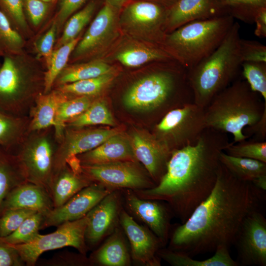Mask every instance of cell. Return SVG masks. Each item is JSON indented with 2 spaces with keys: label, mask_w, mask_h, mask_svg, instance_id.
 <instances>
[{
  "label": "cell",
  "mask_w": 266,
  "mask_h": 266,
  "mask_svg": "<svg viewBox=\"0 0 266 266\" xmlns=\"http://www.w3.org/2000/svg\"><path fill=\"white\" fill-rule=\"evenodd\" d=\"M262 192L220 163L212 190L174 230L169 249L194 257L214 252L220 246L230 248L243 219L258 209Z\"/></svg>",
  "instance_id": "1"
},
{
  "label": "cell",
  "mask_w": 266,
  "mask_h": 266,
  "mask_svg": "<svg viewBox=\"0 0 266 266\" xmlns=\"http://www.w3.org/2000/svg\"><path fill=\"white\" fill-rule=\"evenodd\" d=\"M227 133L206 128L196 144L172 152L165 173L152 188L134 191L139 197L167 202L184 223L216 183Z\"/></svg>",
  "instance_id": "2"
},
{
  "label": "cell",
  "mask_w": 266,
  "mask_h": 266,
  "mask_svg": "<svg viewBox=\"0 0 266 266\" xmlns=\"http://www.w3.org/2000/svg\"><path fill=\"white\" fill-rule=\"evenodd\" d=\"M187 71L174 60L160 62L154 71L138 79L127 90L123 97L125 106L136 111L165 109L167 113L166 110L168 112L194 102Z\"/></svg>",
  "instance_id": "3"
},
{
  "label": "cell",
  "mask_w": 266,
  "mask_h": 266,
  "mask_svg": "<svg viewBox=\"0 0 266 266\" xmlns=\"http://www.w3.org/2000/svg\"><path fill=\"white\" fill-rule=\"evenodd\" d=\"M245 80H236L205 108L206 128L232 134L234 144L248 139L243 129L257 122L266 110V101Z\"/></svg>",
  "instance_id": "4"
},
{
  "label": "cell",
  "mask_w": 266,
  "mask_h": 266,
  "mask_svg": "<svg viewBox=\"0 0 266 266\" xmlns=\"http://www.w3.org/2000/svg\"><path fill=\"white\" fill-rule=\"evenodd\" d=\"M240 28L239 23L234 22L219 46L188 69V79L195 104L205 108L216 95L234 81L242 63Z\"/></svg>",
  "instance_id": "5"
},
{
  "label": "cell",
  "mask_w": 266,
  "mask_h": 266,
  "mask_svg": "<svg viewBox=\"0 0 266 266\" xmlns=\"http://www.w3.org/2000/svg\"><path fill=\"white\" fill-rule=\"evenodd\" d=\"M234 20L225 15L188 23L166 34L160 46L188 70L219 46Z\"/></svg>",
  "instance_id": "6"
},
{
  "label": "cell",
  "mask_w": 266,
  "mask_h": 266,
  "mask_svg": "<svg viewBox=\"0 0 266 266\" xmlns=\"http://www.w3.org/2000/svg\"><path fill=\"white\" fill-rule=\"evenodd\" d=\"M205 108L194 102L167 112L157 124L155 136L172 152L197 143L206 128Z\"/></svg>",
  "instance_id": "7"
},
{
  "label": "cell",
  "mask_w": 266,
  "mask_h": 266,
  "mask_svg": "<svg viewBox=\"0 0 266 266\" xmlns=\"http://www.w3.org/2000/svg\"><path fill=\"white\" fill-rule=\"evenodd\" d=\"M88 222L87 214L79 219L61 224L52 233L44 235L38 233L27 243L12 245L17 250L25 264L29 266H34L44 252L66 246L74 247L85 254V234Z\"/></svg>",
  "instance_id": "8"
},
{
  "label": "cell",
  "mask_w": 266,
  "mask_h": 266,
  "mask_svg": "<svg viewBox=\"0 0 266 266\" xmlns=\"http://www.w3.org/2000/svg\"><path fill=\"white\" fill-rule=\"evenodd\" d=\"M168 8L150 1H136L126 6L119 20L130 35L160 46L166 33L164 25Z\"/></svg>",
  "instance_id": "9"
},
{
  "label": "cell",
  "mask_w": 266,
  "mask_h": 266,
  "mask_svg": "<svg viewBox=\"0 0 266 266\" xmlns=\"http://www.w3.org/2000/svg\"><path fill=\"white\" fill-rule=\"evenodd\" d=\"M55 154L49 139L41 135L29 140L16 158L27 181L41 187L50 196Z\"/></svg>",
  "instance_id": "10"
},
{
  "label": "cell",
  "mask_w": 266,
  "mask_h": 266,
  "mask_svg": "<svg viewBox=\"0 0 266 266\" xmlns=\"http://www.w3.org/2000/svg\"><path fill=\"white\" fill-rule=\"evenodd\" d=\"M81 167L82 172L90 180L97 181L109 189L126 188L135 191L155 186L137 166L135 162L81 165Z\"/></svg>",
  "instance_id": "11"
},
{
  "label": "cell",
  "mask_w": 266,
  "mask_h": 266,
  "mask_svg": "<svg viewBox=\"0 0 266 266\" xmlns=\"http://www.w3.org/2000/svg\"><path fill=\"white\" fill-rule=\"evenodd\" d=\"M233 245L239 265L266 266V219L258 209L243 219Z\"/></svg>",
  "instance_id": "12"
},
{
  "label": "cell",
  "mask_w": 266,
  "mask_h": 266,
  "mask_svg": "<svg viewBox=\"0 0 266 266\" xmlns=\"http://www.w3.org/2000/svg\"><path fill=\"white\" fill-rule=\"evenodd\" d=\"M110 189L92 183L83 188L63 205L53 208L43 215L40 229L58 226L68 221L86 216L103 198L111 193Z\"/></svg>",
  "instance_id": "13"
},
{
  "label": "cell",
  "mask_w": 266,
  "mask_h": 266,
  "mask_svg": "<svg viewBox=\"0 0 266 266\" xmlns=\"http://www.w3.org/2000/svg\"><path fill=\"white\" fill-rule=\"evenodd\" d=\"M117 11L105 3L72 51L74 58L101 51L113 41L117 33Z\"/></svg>",
  "instance_id": "14"
},
{
  "label": "cell",
  "mask_w": 266,
  "mask_h": 266,
  "mask_svg": "<svg viewBox=\"0 0 266 266\" xmlns=\"http://www.w3.org/2000/svg\"><path fill=\"white\" fill-rule=\"evenodd\" d=\"M225 15L230 14L225 0H178L167 9L164 32L166 34L193 21Z\"/></svg>",
  "instance_id": "15"
},
{
  "label": "cell",
  "mask_w": 266,
  "mask_h": 266,
  "mask_svg": "<svg viewBox=\"0 0 266 266\" xmlns=\"http://www.w3.org/2000/svg\"><path fill=\"white\" fill-rule=\"evenodd\" d=\"M131 142L136 159L144 165L158 184L166 171L172 152L155 135L148 133H134Z\"/></svg>",
  "instance_id": "16"
},
{
  "label": "cell",
  "mask_w": 266,
  "mask_h": 266,
  "mask_svg": "<svg viewBox=\"0 0 266 266\" xmlns=\"http://www.w3.org/2000/svg\"><path fill=\"white\" fill-rule=\"evenodd\" d=\"M119 217L130 241L133 260L147 266H160L157 254L162 244L157 236L137 223L125 211H121Z\"/></svg>",
  "instance_id": "17"
},
{
  "label": "cell",
  "mask_w": 266,
  "mask_h": 266,
  "mask_svg": "<svg viewBox=\"0 0 266 266\" xmlns=\"http://www.w3.org/2000/svg\"><path fill=\"white\" fill-rule=\"evenodd\" d=\"M126 204L130 210L150 228L165 245L169 238L170 211L160 200L140 199L133 192L128 190Z\"/></svg>",
  "instance_id": "18"
},
{
  "label": "cell",
  "mask_w": 266,
  "mask_h": 266,
  "mask_svg": "<svg viewBox=\"0 0 266 266\" xmlns=\"http://www.w3.org/2000/svg\"><path fill=\"white\" fill-rule=\"evenodd\" d=\"M119 133L117 129L67 131L63 143L55 154L54 177L66 165L68 158L94 149Z\"/></svg>",
  "instance_id": "19"
},
{
  "label": "cell",
  "mask_w": 266,
  "mask_h": 266,
  "mask_svg": "<svg viewBox=\"0 0 266 266\" xmlns=\"http://www.w3.org/2000/svg\"><path fill=\"white\" fill-rule=\"evenodd\" d=\"M119 202L117 195L111 192L87 214L86 242L91 245L99 242L112 229L119 216Z\"/></svg>",
  "instance_id": "20"
},
{
  "label": "cell",
  "mask_w": 266,
  "mask_h": 266,
  "mask_svg": "<svg viewBox=\"0 0 266 266\" xmlns=\"http://www.w3.org/2000/svg\"><path fill=\"white\" fill-rule=\"evenodd\" d=\"M28 209L44 215L53 208V202L44 189L33 183L26 182L13 189L4 200L0 215L11 209Z\"/></svg>",
  "instance_id": "21"
},
{
  "label": "cell",
  "mask_w": 266,
  "mask_h": 266,
  "mask_svg": "<svg viewBox=\"0 0 266 266\" xmlns=\"http://www.w3.org/2000/svg\"><path fill=\"white\" fill-rule=\"evenodd\" d=\"M79 159L83 165L119 161L135 162L137 161L131 141L120 133L111 136L94 149L84 153Z\"/></svg>",
  "instance_id": "22"
},
{
  "label": "cell",
  "mask_w": 266,
  "mask_h": 266,
  "mask_svg": "<svg viewBox=\"0 0 266 266\" xmlns=\"http://www.w3.org/2000/svg\"><path fill=\"white\" fill-rule=\"evenodd\" d=\"M92 184L86 176L74 173L66 166L54 176L52 183L50 197L53 208L58 207L83 188Z\"/></svg>",
  "instance_id": "23"
},
{
  "label": "cell",
  "mask_w": 266,
  "mask_h": 266,
  "mask_svg": "<svg viewBox=\"0 0 266 266\" xmlns=\"http://www.w3.org/2000/svg\"><path fill=\"white\" fill-rule=\"evenodd\" d=\"M24 80L23 75L11 58L5 56L0 67V104L15 105L22 98Z\"/></svg>",
  "instance_id": "24"
},
{
  "label": "cell",
  "mask_w": 266,
  "mask_h": 266,
  "mask_svg": "<svg viewBox=\"0 0 266 266\" xmlns=\"http://www.w3.org/2000/svg\"><path fill=\"white\" fill-rule=\"evenodd\" d=\"M159 257L174 266H238L237 262L231 257L229 248L220 246L214 251V255L203 260H197L193 257L170 249L158 251Z\"/></svg>",
  "instance_id": "25"
},
{
  "label": "cell",
  "mask_w": 266,
  "mask_h": 266,
  "mask_svg": "<svg viewBox=\"0 0 266 266\" xmlns=\"http://www.w3.org/2000/svg\"><path fill=\"white\" fill-rule=\"evenodd\" d=\"M115 59L128 67H137L150 62L173 60L159 45L134 44L117 52Z\"/></svg>",
  "instance_id": "26"
},
{
  "label": "cell",
  "mask_w": 266,
  "mask_h": 266,
  "mask_svg": "<svg viewBox=\"0 0 266 266\" xmlns=\"http://www.w3.org/2000/svg\"><path fill=\"white\" fill-rule=\"evenodd\" d=\"M67 99L66 94L61 91L40 96L34 109L31 129L38 131L54 126L59 105Z\"/></svg>",
  "instance_id": "27"
},
{
  "label": "cell",
  "mask_w": 266,
  "mask_h": 266,
  "mask_svg": "<svg viewBox=\"0 0 266 266\" xmlns=\"http://www.w3.org/2000/svg\"><path fill=\"white\" fill-rule=\"evenodd\" d=\"M220 163L238 178L252 183L266 174V163L256 160L230 156L224 151L220 154Z\"/></svg>",
  "instance_id": "28"
},
{
  "label": "cell",
  "mask_w": 266,
  "mask_h": 266,
  "mask_svg": "<svg viewBox=\"0 0 266 266\" xmlns=\"http://www.w3.org/2000/svg\"><path fill=\"white\" fill-rule=\"evenodd\" d=\"M96 261L105 266H126L130 264V256L125 242L118 231L97 251Z\"/></svg>",
  "instance_id": "29"
},
{
  "label": "cell",
  "mask_w": 266,
  "mask_h": 266,
  "mask_svg": "<svg viewBox=\"0 0 266 266\" xmlns=\"http://www.w3.org/2000/svg\"><path fill=\"white\" fill-rule=\"evenodd\" d=\"M113 71H114L113 67L103 61L97 60L65 67L57 77L58 82L62 85Z\"/></svg>",
  "instance_id": "30"
},
{
  "label": "cell",
  "mask_w": 266,
  "mask_h": 266,
  "mask_svg": "<svg viewBox=\"0 0 266 266\" xmlns=\"http://www.w3.org/2000/svg\"><path fill=\"white\" fill-rule=\"evenodd\" d=\"M28 182L16 158L0 153V210L7 195L17 186Z\"/></svg>",
  "instance_id": "31"
},
{
  "label": "cell",
  "mask_w": 266,
  "mask_h": 266,
  "mask_svg": "<svg viewBox=\"0 0 266 266\" xmlns=\"http://www.w3.org/2000/svg\"><path fill=\"white\" fill-rule=\"evenodd\" d=\"M92 102L89 97L81 96L61 103L56 112L54 126L56 137L62 138L66 122L83 113Z\"/></svg>",
  "instance_id": "32"
},
{
  "label": "cell",
  "mask_w": 266,
  "mask_h": 266,
  "mask_svg": "<svg viewBox=\"0 0 266 266\" xmlns=\"http://www.w3.org/2000/svg\"><path fill=\"white\" fill-rule=\"evenodd\" d=\"M80 40L77 37L66 43L53 51L47 65V70L45 73L44 82V92L47 94L61 71L65 67L76 45Z\"/></svg>",
  "instance_id": "33"
},
{
  "label": "cell",
  "mask_w": 266,
  "mask_h": 266,
  "mask_svg": "<svg viewBox=\"0 0 266 266\" xmlns=\"http://www.w3.org/2000/svg\"><path fill=\"white\" fill-rule=\"evenodd\" d=\"M70 121L68 125L76 128L99 124L115 125L113 116L103 100L93 102L83 113Z\"/></svg>",
  "instance_id": "34"
},
{
  "label": "cell",
  "mask_w": 266,
  "mask_h": 266,
  "mask_svg": "<svg viewBox=\"0 0 266 266\" xmlns=\"http://www.w3.org/2000/svg\"><path fill=\"white\" fill-rule=\"evenodd\" d=\"M114 71L98 77L79 80L61 85L60 91L65 94L80 96L98 94L113 80Z\"/></svg>",
  "instance_id": "35"
},
{
  "label": "cell",
  "mask_w": 266,
  "mask_h": 266,
  "mask_svg": "<svg viewBox=\"0 0 266 266\" xmlns=\"http://www.w3.org/2000/svg\"><path fill=\"white\" fill-rule=\"evenodd\" d=\"M95 8V3L92 1L67 20L63 34L56 46V49L77 37L79 33L91 20Z\"/></svg>",
  "instance_id": "36"
},
{
  "label": "cell",
  "mask_w": 266,
  "mask_h": 266,
  "mask_svg": "<svg viewBox=\"0 0 266 266\" xmlns=\"http://www.w3.org/2000/svg\"><path fill=\"white\" fill-rule=\"evenodd\" d=\"M43 218V213L36 212L26 218L12 233L0 239L11 245L27 243L39 233Z\"/></svg>",
  "instance_id": "37"
},
{
  "label": "cell",
  "mask_w": 266,
  "mask_h": 266,
  "mask_svg": "<svg viewBox=\"0 0 266 266\" xmlns=\"http://www.w3.org/2000/svg\"><path fill=\"white\" fill-rule=\"evenodd\" d=\"M224 152L233 157L256 160L266 163V142L265 141L247 140L232 144L225 147Z\"/></svg>",
  "instance_id": "38"
},
{
  "label": "cell",
  "mask_w": 266,
  "mask_h": 266,
  "mask_svg": "<svg viewBox=\"0 0 266 266\" xmlns=\"http://www.w3.org/2000/svg\"><path fill=\"white\" fill-rule=\"evenodd\" d=\"M230 15L243 22L252 24L258 12L266 7V0H225Z\"/></svg>",
  "instance_id": "39"
},
{
  "label": "cell",
  "mask_w": 266,
  "mask_h": 266,
  "mask_svg": "<svg viewBox=\"0 0 266 266\" xmlns=\"http://www.w3.org/2000/svg\"><path fill=\"white\" fill-rule=\"evenodd\" d=\"M241 68L251 89L266 101V62H243Z\"/></svg>",
  "instance_id": "40"
},
{
  "label": "cell",
  "mask_w": 266,
  "mask_h": 266,
  "mask_svg": "<svg viewBox=\"0 0 266 266\" xmlns=\"http://www.w3.org/2000/svg\"><path fill=\"white\" fill-rule=\"evenodd\" d=\"M20 34L13 28L6 15L0 8V50L10 53L18 51L23 45Z\"/></svg>",
  "instance_id": "41"
},
{
  "label": "cell",
  "mask_w": 266,
  "mask_h": 266,
  "mask_svg": "<svg viewBox=\"0 0 266 266\" xmlns=\"http://www.w3.org/2000/svg\"><path fill=\"white\" fill-rule=\"evenodd\" d=\"M36 212L21 208L4 211L0 215V237H4L12 233L26 218Z\"/></svg>",
  "instance_id": "42"
},
{
  "label": "cell",
  "mask_w": 266,
  "mask_h": 266,
  "mask_svg": "<svg viewBox=\"0 0 266 266\" xmlns=\"http://www.w3.org/2000/svg\"><path fill=\"white\" fill-rule=\"evenodd\" d=\"M21 132L20 122L0 109V145L13 143L18 138Z\"/></svg>",
  "instance_id": "43"
},
{
  "label": "cell",
  "mask_w": 266,
  "mask_h": 266,
  "mask_svg": "<svg viewBox=\"0 0 266 266\" xmlns=\"http://www.w3.org/2000/svg\"><path fill=\"white\" fill-rule=\"evenodd\" d=\"M239 49L243 62H266V46L255 41L240 38Z\"/></svg>",
  "instance_id": "44"
},
{
  "label": "cell",
  "mask_w": 266,
  "mask_h": 266,
  "mask_svg": "<svg viewBox=\"0 0 266 266\" xmlns=\"http://www.w3.org/2000/svg\"><path fill=\"white\" fill-rule=\"evenodd\" d=\"M0 8L10 21L21 28H26L23 0H0Z\"/></svg>",
  "instance_id": "45"
},
{
  "label": "cell",
  "mask_w": 266,
  "mask_h": 266,
  "mask_svg": "<svg viewBox=\"0 0 266 266\" xmlns=\"http://www.w3.org/2000/svg\"><path fill=\"white\" fill-rule=\"evenodd\" d=\"M24 9L34 26H38L42 21L49 8V3L41 0H23Z\"/></svg>",
  "instance_id": "46"
},
{
  "label": "cell",
  "mask_w": 266,
  "mask_h": 266,
  "mask_svg": "<svg viewBox=\"0 0 266 266\" xmlns=\"http://www.w3.org/2000/svg\"><path fill=\"white\" fill-rule=\"evenodd\" d=\"M24 264L16 248L0 239V266H21Z\"/></svg>",
  "instance_id": "47"
},
{
  "label": "cell",
  "mask_w": 266,
  "mask_h": 266,
  "mask_svg": "<svg viewBox=\"0 0 266 266\" xmlns=\"http://www.w3.org/2000/svg\"><path fill=\"white\" fill-rule=\"evenodd\" d=\"M87 0H61L57 14L56 24L60 28L69 17L78 10Z\"/></svg>",
  "instance_id": "48"
},
{
  "label": "cell",
  "mask_w": 266,
  "mask_h": 266,
  "mask_svg": "<svg viewBox=\"0 0 266 266\" xmlns=\"http://www.w3.org/2000/svg\"><path fill=\"white\" fill-rule=\"evenodd\" d=\"M57 25L54 22L48 31L41 37L37 44L39 54L43 56L48 63L53 52Z\"/></svg>",
  "instance_id": "49"
},
{
  "label": "cell",
  "mask_w": 266,
  "mask_h": 266,
  "mask_svg": "<svg viewBox=\"0 0 266 266\" xmlns=\"http://www.w3.org/2000/svg\"><path fill=\"white\" fill-rule=\"evenodd\" d=\"M243 133L248 138L254 135L255 140L265 141L266 138V110H265L260 119L254 125L245 127Z\"/></svg>",
  "instance_id": "50"
},
{
  "label": "cell",
  "mask_w": 266,
  "mask_h": 266,
  "mask_svg": "<svg viewBox=\"0 0 266 266\" xmlns=\"http://www.w3.org/2000/svg\"><path fill=\"white\" fill-rule=\"evenodd\" d=\"M254 34L260 38L266 37V7L262 9L256 16Z\"/></svg>",
  "instance_id": "51"
},
{
  "label": "cell",
  "mask_w": 266,
  "mask_h": 266,
  "mask_svg": "<svg viewBox=\"0 0 266 266\" xmlns=\"http://www.w3.org/2000/svg\"><path fill=\"white\" fill-rule=\"evenodd\" d=\"M252 183L257 189L264 193L266 191V174L257 177Z\"/></svg>",
  "instance_id": "52"
},
{
  "label": "cell",
  "mask_w": 266,
  "mask_h": 266,
  "mask_svg": "<svg viewBox=\"0 0 266 266\" xmlns=\"http://www.w3.org/2000/svg\"><path fill=\"white\" fill-rule=\"evenodd\" d=\"M128 0H106V2L117 10L121 9Z\"/></svg>",
  "instance_id": "53"
},
{
  "label": "cell",
  "mask_w": 266,
  "mask_h": 266,
  "mask_svg": "<svg viewBox=\"0 0 266 266\" xmlns=\"http://www.w3.org/2000/svg\"><path fill=\"white\" fill-rule=\"evenodd\" d=\"M161 4L169 8L173 5L178 0H146Z\"/></svg>",
  "instance_id": "54"
},
{
  "label": "cell",
  "mask_w": 266,
  "mask_h": 266,
  "mask_svg": "<svg viewBox=\"0 0 266 266\" xmlns=\"http://www.w3.org/2000/svg\"><path fill=\"white\" fill-rule=\"evenodd\" d=\"M45 2H47V3H50V2H53L55 0H41Z\"/></svg>",
  "instance_id": "55"
},
{
  "label": "cell",
  "mask_w": 266,
  "mask_h": 266,
  "mask_svg": "<svg viewBox=\"0 0 266 266\" xmlns=\"http://www.w3.org/2000/svg\"><path fill=\"white\" fill-rule=\"evenodd\" d=\"M1 53V51L0 50V53Z\"/></svg>",
  "instance_id": "56"
}]
</instances>
